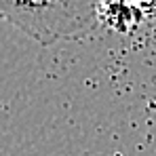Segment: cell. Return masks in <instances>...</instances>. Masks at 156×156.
Instances as JSON below:
<instances>
[{
	"label": "cell",
	"mask_w": 156,
	"mask_h": 156,
	"mask_svg": "<svg viewBox=\"0 0 156 156\" xmlns=\"http://www.w3.org/2000/svg\"><path fill=\"white\" fill-rule=\"evenodd\" d=\"M0 11L42 47L89 36L99 26V0H0Z\"/></svg>",
	"instance_id": "1"
},
{
	"label": "cell",
	"mask_w": 156,
	"mask_h": 156,
	"mask_svg": "<svg viewBox=\"0 0 156 156\" xmlns=\"http://www.w3.org/2000/svg\"><path fill=\"white\" fill-rule=\"evenodd\" d=\"M146 21L133 0H99V26L118 34H131Z\"/></svg>",
	"instance_id": "2"
},
{
	"label": "cell",
	"mask_w": 156,
	"mask_h": 156,
	"mask_svg": "<svg viewBox=\"0 0 156 156\" xmlns=\"http://www.w3.org/2000/svg\"><path fill=\"white\" fill-rule=\"evenodd\" d=\"M133 2L146 15V19H154L156 17V0H133Z\"/></svg>",
	"instance_id": "3"
}]
</instances>
